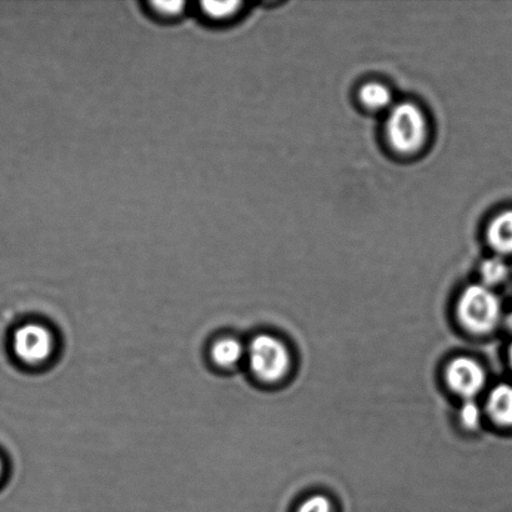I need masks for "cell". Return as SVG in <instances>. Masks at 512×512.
<instances>
[{
	"label": "cell",
	"mask_w": 512,
	"mask_h": 512,
	"mask_svg": "<svg viewBox=\"0 0 512 512\" xmlns=\"http://www.w3.org/2000/svg\"><path fill=\"white\" fill-rule=\"evenodd\" d=\"M0 475H2V461H0Z\"/></svg>",
	"instance_id": "2e32d148"
},
{
	"label": "cell",
	"mask_w": 512,
	"mask_h": 512,
	"mask_svg": "<svg viewBox=\"0 0 512 512\" xmlns=\"http://www.w3.org/2000/svg\"><path fill=\"white\" fill-rule=\"evenodd\" d=\"M450 388L464 398L471 399L484 388V369L476 361L468 358L456 359L446 370Z\"/></svg>",
	"instance_id": "5b68a950"
},
{
	"label": "cell",
	"mask_w": 512,
	"mask_h": 512,
	"mask_svg": "<svg viewBox=\"0 0 512 512\" xmlns=\"http://www.w3.org/2000/svg\"><path fill=\"white\" fill-rule=\"evenodd\" d=\"M386 137L400 154H414L428 138V120L418 105L410 102L395 105L386 122Z\"/></svg>",
	"instance_id": "6da1fadb"
},
{
	"label": "cell",
	"mask_w": 512,
	"mask_h": 512,
	"mask_svg": "<svg viewBox=\"0 0 512 512\" xmlns=\"http://www.w3.org/2000/svg\"><path fill=\"white\" fill-rule=\"evenodd\" d=\"M461 423L468 429L478 428L480 424V409L474 401H466L460 411Z\"/></svg>",
	"instance_id": "4fadbf2b"
},
{
	"label": "cell",
	"mask_w": 512,
	"mask_h": 512,
	"mask_svg": "<svg viewBox=\"0 0 512 512\" xmlns=\"http://www.w3.org/2000/svg\"><path fill=\"white\" fill-rule=\"evenodd\" d=\"M242 2H202L199 4L203 14L210 20H228L238 14L239 9L242 8Z\"/></svg>",
	"instance_id": "30bf717a"
},
{
	"label": "cell",
	"mask_w": 512,
	"mask_h": 512,
	"mask_svg": "<svg viewBox=\"0 0 512 512\" xmlns=\"http://www.w3.org/2000/svg\"><path fill=\"white\" fill-rule=\"evenodd\" d=\"M480 273L485 284L496 285L504 281L508 275V266L503 259L490 258L481 265Z\"/></svg>",
	"instance_id": "8fae6325"
},
{
	"label": "cell",
	"mask_w": 512,
	"mask_h": 512,
	"mask_svg": "<svg viewBox=\"0 0 512 512\" xmlns=\"http://www.w3.org/2000/svg\"><path fill=\"white\" fill-rule=\"evenodd\" d=\"M510 361H511V366H512V346H511V350H510Z\"/></svg>",
	"instance_id": "9a60e30c"
},
{
	"label": "cell",
	"mask_w": 512,
	"mask_h": 512,
	"mask_svg": "<svg viewBox=\"0 0 512 512\" xmlns=\"http://www.w3.org/2000/svg\"><path fill=\"white\" fill-rule=\"evenodd\" d=\"M489 244L501 254L512 253V210L498 215L489 225Z\"/></svg>",
	"instance_id": "8992f818"
},
{
	"label": "cell",
	"mask_w": 512,
	"mask_h": 512,
	"mask_svg": "<svg viewBox=\"0 0 512 512\" xmlns=\"http://www.w3.org/2000/svg\"><path fill=\"white\" fill-rule=\"evenodd\" d=\"M298 512H331V505L324 496L316 495L306 500Z\"/></svg>",
	"instance_id": "5bb4252c"
},
{
	"label": "cell",
	"mask_w": 512,
	"mask_h": 512,
	"mask_svg": "<svg viewBox=\"0 0 512 512\" xmlns=\"http://www.w3.org/2000/svg\"><path fill=\"white\" fill-rule=\"evenodd\" d=\"M488 410L496 423L506 426L512 425V386L499 385L491 391L488 401Z\"/></svg>",
	"instance_id": "52a82bcc"
},
{
	"label": "cell",
	"mask_w": 512,
	"mask_h": 512,
	"mask_svg": "<svg viewBox=\"0 0 512 512\" xmlns=\"http://www.w3.org/2000/svg\"><path fill=\"white\" fill-rule=\"evenodd\" d=\"M461 323L474 333H488L500 318V301L484 285L466 288L459 301Z\"/></svg>",
	"instance_id": "7a4b0ae2"
},
{
	"label": "cell",
	"mask_w": 512,
	"mask_h": 512,
	"mask_svg": "<svg viewBox=\"0 0 512 512\" xmlns=\"http://www.w3.org/2000/svg\"><path fill=\"white\" fill-rule=\"evenodd\" d=\"M13 349L23 363L38 365L47 361L53 354L54 339L45 326L28 323L15 330Z\"/></svg>",
	"instance_id": "277c9868"
},
{
	"label": "cell",
	"mask_w": 512,
	"mask_h": 512,
	"mask_svg": "<svg viewBox=\"0 0 512 512\" xmlns=\"http://www.w3.org/2000/svg\"><path fill=\"white\" fill-rule=\"evenodd\" d=\"M212 359L220 368L229 369L239 364L244 356L243 345L232 338L220 339L212 346Z\"/></svg>",
	"instance_id": "ba28073f"
},
{
	"label": "cell",
	"mask_w": 512,
	"mask_h": 512,
	"mask_svg": "<svg viewBox=\"0 0 512 512\" xmlns=\"http://www.w3.org/2000/svg\"><path fill=\"white\" fill-rule=\"evenodd\" d=\"M150 9L163 18H177L184 12L185 2L183 0H155L149 3Z\"/></svg>",
	"instance_id": "7c38bea8"
},
{
	"label": "cell",
	"mask_w": 512,
	"mask_h": 512,
	"mask_svg": "<svg viewBox=\"0 0 512 512\" xmlns=\"http://www.w3.org/2000/svg\"><path fill=\"white\" fill-rule=\"evenodd\" d=\"M361 103L371 110H383L393 103V93L383 83L370 82L360 88Z\"/></svg>",
	"instance_id": "9c48e42d"
},
{
	"label": "cell",
	"mask_w": 512,
	"mask_h": 512,
	"mask_svg": "<svg viewBox=\"0 0 512 512\" xmlns=\"http://www.w3.org/2000/svg\"><path fill=\"white\" fill-rule=\"evenodd\" d=\"M248 353L250 368L260 380L276 381L288 373L289 351L273 336H256L249 346Z\"/></svg>",
	"instance_id": "3957f363"
}]
</instances>
